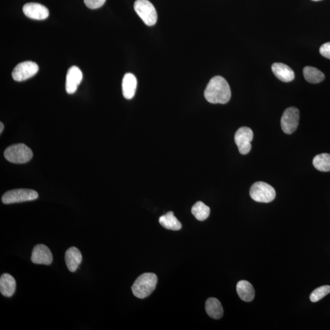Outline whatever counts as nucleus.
Returning a JSON list of instances; mask_svg holds the SVG:
<instances>
[{"label":"nucleus","mask_w":330,"mask_h":330,"mask_svg":"<svg viewBox=\"0 0 330 330\" xmlns=\"http://www.w3.org/2000/svg\"><path fill=\"white\" fill-rule=\"evenodd\" d=\"M204 96L211 103L225 104L231 99V89L228 82L222 76H214L205 90Z\"/></svg>","instance_id":"f257e3e1"},{"label":"nucleus","mask_w":330,"mask_h":330,"mask_svg":"<svg viewBox=\"0 0 330 330\" xmlns=\"http://www.w3.org/2000/svg\"><path fill=\"white\" fill-rule=\"evenodd\" d=\"M158 278L153 273H145L137 278L131 287L133 295L141 299L148 297L155 289Z\"/></svg>","instance_id":"f03ea898"},{"label":"nucleus","mask_w":330,"mask_h":330,"mask_svg":"<svg viewBox=\"0 0 330 330\" xmlns=\"http://www.w3.org/2000/svg\"><path fill=\"white\" fill-rule=\"evenodd\" d=\"M4 155L8 161L17 164L27 163L33 157L32 149L24 144H16L8 147L5 150Z\"/></svg>","instance_id":"7ed1b4c3"},{"label":"nucleus","mask_w":330,"mask_h":330,"mask_svg":"<svg viewBox=\"0 0 330 330\" xmlns=\"http://www.w3.org/2000/svg\"><path fill=\"white\" fill-rule=\"evenodd\" d=\"M250 195L254 201L268 203L276 197V191L272 186L264 182L254 183L250 188Z\"/></svg>","instance_id":"20e7f679"},{"label":"nucleus","mask_w":330,"mask_h":330,"mask_svg":"<svg viewBox=\"0 0 330 330\" xmlns=\"http://www.w3.org/2000/svg\"><path fill=\"white\" fill-rule=\"evenodd\" d=\"M134 9L146 25L151 26L157 22V11L148 0H136L134 3Z\"/></svg>","instance_id":"39448f33"},{"label":"nucleus","mask_w":330,"mask_h":330,"mask_svg":"<svg viewBox=\"0 0 330 330\" xmlns=\"http://www.w3.org/2000/svg\"><path fill=\"white\" fill-rule=\"evenodd\" d=\"M39 197L38 193L31 189H15L6 192L2 200L5 204L23 203L37 200Z\"/></svg>","instance_id":"423d86ee"},{"label":"nucleus","mask_w":330,"mask_h":330,"mask_svg":"<svg viewBox=\"0 0 330 330\" xmlns=\"http://www.w3.org/2000/svg\"><path fill=\"white\" fill-rule=\"evenodd\" d=\"M39 70V66L33 61H24L17 64L12 72V78L15 81H22L32 78Z\"/></svg>","instance_id":"0eeeda50"},{"label":"nucleus","mask_w":330,"mask_h":330,"mask_svg":"<svg viewBox=\"0 0 330 330\" xmlns=\"http://www.w3.org/2000/svg\"><path fill=\"white\" fill-rule=\"evenodd\" d=\"M299 119V110L295 107H289L283 113L281 117V128L284 133L292 134L298 127Z\"/></svg>","instance_id":"6e6552de"},{"label":"nucleus","mask_w":330,"mask_h":330,"mask_svg":"<svg viewBox=\"0 0 330 330\" xmlns=\"http://www.w3.org/2000/svg\"><path fill=\"white\" fill-rule=\"evenodd\" d=\"M253 139V132L248 127H240L235 133L234 140L241 154H249L252 149L251 142Z\"/></svg>","instance_id":"1a4fd4ad"},{"label":"nucleus","mask_w":330,"mask_h":330,"mask_svg":"<svg viewBox=\"0 0 330 330\" xmlns=\"http://www.w3.org/2000/svg\"><path fill=\"white\" fill-rule=\"evenodd\" d=\"M31 259L34 264L48 265L53 262V255L48 246L38 244L34 247Z\"/></svg>","instance_id":"9d476101"},{"label":"nucleus","mask_w":330,"mask_h":330,"mask_svg":"<svg viewBox=\"0 0 330 330\" xmlns=\"http://www.w3.org/2000/svg\"><path fill=\"white\" fill-rule=\"evenodd\" d=\"M23 11L27 17L34 20H45L49 15L48 9L39 3H27L23 6Z\"/></svg>","instance_id":"9b49d317"},{"label":"nucleus","mask_w":330,"mask_h":330,"mask_svg":"<svg viewBox=\"0 0 330 330\" xmlns=\"http://www.w3.org/2000/svg\"><path fill=\"white\" fill-rule=\"evenodd\" d=\"M82 73L77 66H73L67 71L66 81V90L69 94L75 93L81 84Z\"/></svg>","instance_id":"f8f14e48"},{"label":"nucleus","mask_w":330,"mask_h":330,"mask_svg":"<svg viewBox=\"0 0 330 330\" xmlns=\"http://www.w3.org/2000/svg\"><path fill=\"white\" fill-rule=\"evenodd\" d=\"M65 261L69 270L75 272L82 262V255L77 248L72 246L66 251Z\"/></svg>","instance_id":"ddd939ff"},{"label":"nucleus","mask_w":330,"mask_h":330,"mask_svg":"<svg viewBox=\"0 0 330 330\" xmlns=\"http://www.w3.org/2000/svg\"><path fill=\"white\" fill-rule=\"evenodd\" d=\"M137 87V79L132 73H127L124 76L122 82V94L125 99H132L135 94Z\"/></svg>","instance_id":"4468645a"},{"label":"nucleus","mask_w":330,"mask_h":330,"mask_svg":"<svg viewBox=\"0 0 330 330\" xmlns=\"http://www.w3.org/2000/svg\"><path fill=\"white\" fill-rule=\"evenodd\" d=\"M271 69L277 78L283 82H290L295 78V73L293 70L283 63H274L271 66Z\"/></svg>","instance_id":"2eb2a0df"},{"label":"nucleus","mask_w":330,"mask_h":330,"mask_svg":"<svg viewBox=\"0 0 330 330\" xmlns=\"http://www.w3.org/2000/svg\"><path fill=\"white\" fill-rule=\"evenodd\" d=\"M16 289V281L12 275L3 274L0 278V292L6 297H11Z\"/></svg>","instance_id":"dca6fc26"},{"label":"nucleus","mask_w":330,"mask_h":330,"mask_svg":"<svg viewBox=\"0 0 330 330\" xmlns=\"http://www.w3.org/2000/svg\"><path fill=\"white\" fill-rule=\"evenodd\" d=\"M236 288L238 295L243 301L250 302L255 298V289L249 281H240L237 284Z\"/></svg>","instance_id":"f3484780"},{"label":"nucleus","mask_w":330,"mask_h":330,"mask_svg":"<svg viewBox=\"0 0 330 330\" xmlns=\"http://www.w3.org/2000/svg\"><path fill=\"white\" fill-rule=\"evenodd\" d=\"M207 314L214 319H219L223 316V308L218 299L210 298L206 302Z\"/></svg>","instance_id":"a211bd4d"},{"label":"nucleus","mask_w":330,"mask_h":330,"mask_svg":"<svg viewBox=\"0 0 330 330\" xmlns=\"http://www.w3.org/2000/svg\"><path fill=\"white\" fill-rule=\"evenodd\" d=\"M159 223L163 228L169 230L178 231L182 228L181 223L174 216L173 212H168L160 216Z\"/></svg>","instance_id":"6ab92c4d"},{"label":"nucleus","mask_w":330,"mask_h":330,"mask_svg":"<svg viewBox=\"0 0 330 330\" xmlns=\"http://www.w3.org/2000/svg\"><path fill=\"white\" fill-rule=\"evenodd\" d=\"M304 75L306 80L311 84H319L325 79L324 73L314 67H305L304 69Z\"/></svg>","instance_id":"aec40b11"},{"label":"nucleus","mask_w":330,"mask_h":330,"mask_svg":"<svg viewBox=\"0 0 330 330\" xmlns=\"http://www.w3.org/2000/svg\"><path fill=\"white\" fill-rule=\"evenodd\" d=\"M313 163L316 169L322 172L330 171V154H321L317 155L313 159Z\"/></svg>","instance_id":"412c9836"},{"label":"nucleus","mask_w":330,"mask_h":330,"mask_svg":"<svg viewBox=\"0 0 330 330\" xmlns=\"http://www.w3.org/2000/svg\"><path fill=\"white\" fill-rule=\"evenodd\" d=\"M210 208L203 202L198 201L192 207L191 213L199 221H204L210 215Z\"/></svg>","instance_id":"4be33fe9"},{"label":"nucleus","mask_w":330,"mask_h":330,"mask_svg":"<svg viewBox=\"0 0 330 330\" xmlns=\"http://www.w3.org/2000/svg\"><path fill=\"white\" fill-rule=\"evenodd\" d=\"M330 293V286H323L315 289L310 295V300L316 302L322 299Z\"/></svg>","instance_id":"5701e85b"},{"label":"nucleus","mask_w":330,"mask_h":330,"mask_svg":"<svg viewBox=\"0 0 330 330\" xmlns=\"http://www.w3.org/2000/svg\"><path fill=\"white\" fill-rule=\"evenodd\" d=\"M106 0H84L85 4L91 9H98L105 4Z\"/></svg>","instance_id":"b1692460"},{"label":"nucleus","mask_w":330,"mask_h":330,"mask_svg":"<svg viewBox=\"0 0 330 330\" xmlns=\"http://www.w3.org/2000/svg\"><path fill=\"white\" fill-rule=\"evenodd\" d=\"M319 51L322 57L330 60V42L321 46Z\"/></svg>","instance_id":"393cba45"},{"label":"nucleus","mask_w":330,"mask_h":330,"mask_svg":"<svg viewBox=\"0 0 330 330\" xmlns=\"http://www.w3.org/2000/svg\"><path fill=\"white\" fill-rule=\"evenodd\" d=\"M0 128H1V129H0V133H1V134H2V132H3V130H4V125H3L2 122H1V123H0Z\"/></svg>","instance_id":"a878e982"},{"label":"nucleus","mask_w":330,"mask_h":330,"mask_svg":"<svg viewBox=\"0 0 330 330\" xmlns=\"http://www.w3.org/2000/svg\"><path fill=\"white\" fill-rule=\"evenodd\" d=\"M313 1L317 2V1H320V0H313Z\"/></svg>","instance_id":"bb28decb"}]
</instances>
